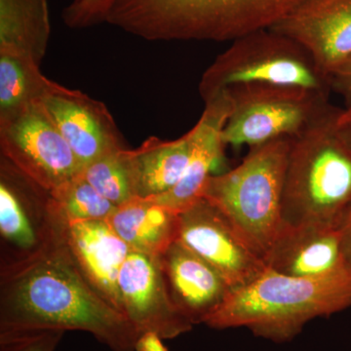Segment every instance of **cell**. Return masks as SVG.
I'll list each match as a JSON object with an SVG mask.
<instances>
[{"label":"cell","mask_w":351,"mask_h":351,"mask_svg":"<svg viewBox=\"0 0 351 351\" xmlns=\"http://www.w3.org/2000/svg\"><path fill=\"white\" fill-rule=\"evenodd\" d=\"M162 339L156 332H143L136 341L135 351H169L164 346Z\"/></svg>","instance_id":"obj_27"},{"label":"cell","mask_w":351,"mask_h":351,"mask_svg":"<svg viewBox=\"0 0 351 351\" xmlns=\"http://www.w3.org/2000/svg\"><path fill=\"white\" fill-rule=\"evenodd\" d=\"M179 217L178 240L218 270L232 290L252 282L267 269L263 258L209 201L200 198Z\"/></svg>","instance_id":"obj_10"},{"label":"cell","mask_w":351,"mask_h":351,"mask_svg":"<svg viewBox=\"0 0 351 351\" xmlns=\"http://www.w3.org/2000/svg\"><path fill=\"white\" fill-rule=\"evenodd\" d=\"M64 334L62 330L0 332V351H55Z\"/></svg>","instance_id":"obj_24"},{"label":"cell","mask_w":351,"mask_h":351,"mask_svg":"<svg viewBox=\"0 0 351 351\" xmlns=\"http://www.w3.org/2000/svg\"><path fill=\"white\" fill-rule=\"evenodd\" d=\"M112 0H83L69 4L63 11L64 24L71 29H85L105 23Z\"/></svg>","instance_id":"obj_25"},{"label":"cell","mask_w":351,"mask_h":351,"mask_svg":"<svg viewBox=\"0 0 351 351\" xmlns=\"http://www.w3.org/2000/svg\"><path fill=\"white\" fill-rule=\"evenodd\" d=\"M82 176L114 206L136 197L129 149L110 152L88 164Z\"/></svg>","instance_id":"obj_22"},{"label":"cell","mask_w":351,"mask_h":351,"mask_svg":"<svg viewBox=\"0 0 351 351\" xmlns=\"http://www.w3.org/2000/svg\"><path fill=\"white\" fill-rule=\"evenodd\" d=\"M43 105L82 168L105 154L125 149L112 113L101 101L62 86Z\"/></svg>","instance_id":"obj_13"},{"label":"cell","mask_w":351,"mask_h":351,"mask_svg":"<svg viewBox=\"0 0 351 351\" xmlns=\"http://www.w3.org/2000/svg\"><path fill=\"white\" fill-rule=\"evenodd\" d=\"M62 86L46 77L29 58L0 53V123L41 103Z\"/></svg>","instance_id":"obj_21"},{"label":"cell","mask_w":351,"mask_h":351,"mask_svg":"<svg viewBox=\"0 0 351 351\" xmlns=\"http://www.w3.org/2000/svg\"><path fill=\"white\" fill-rule=\"evenodd\" d=\"M64 244L85 280L122 313L119 278L131 249L110 228L107 219L66 221Z\"/></svg>","instance_id":"obj_15"},{"label":"cell","mask_w":351,"mask_h":351,"mask_svg":"<svg viewBox=\"0 0 351 351\" xmlns=\"http://www.w3.org/2000/svg\"><path fill=\"white\" fill-rule=\"evenodd\" d=\"M179 215L149 198L135 197L115 208L107 221L131 251L160 257L178 239Z\"/></svg>","instance_id":"obj_18"},{"label":"cell","mask_w":351,"mask_h":351,"mask_svg":"<svg viewBox=\"0 0 351 351\" xmlns=\"http://www.w3.org/2000/svg\"><path fill=\"white\" fill-rule=\"evenodd\" d=\"M193 133L174 141L147 138L138 149H129L136 197L152 198L174 188L188 167Z\"/></svg>","instance_id":"obj_19"},{"label":"cell","mask_w":351,"mask_h":351,"mask_svg":"<svg viewBox=\"0 0 351 351\" xmlns=\"http://www.w3.org/2000/svg\"><path fill=\"white\" fill-rule=\"evenodd\" d=\"M269 269L283 276L326 277L350 274L339 226L282 225L265 258Z\"/></svg>","instance_id":"obj_14"},{"label":"cell","mask_w":351,"mask_h":351,"mask_svg":"<svg viewBox=\"0 0 351 351\" xmlns=\"http://www.w3.org/2000/svg\"><path fill=\"white\" fill-rule=\"evenodd\" d=\"M307 0H112L105 23L149 41H233Z\"/></svg>","instance_id":"obj_2"},{"label":"cell","mask_w":351,"mask_h":351,"mask_svg":"<svg viewBox=\"0 0 351 351\" xmlns=\"http://www.w3.org/2000/svg\"><path fill=\"white\" fill-rule=\"evenodd\" d=\"M336 108L293 138L282 201V225L339 226L351 208V149L337 131Z\"/></svg>","instance_id":"obj_4"},{"label":"cell","mask_w":351,"mask_h":351,"mask_svg":"<svg viewBox=\"0 0 351 351\" xmlns=\"http://www.w3.org/2000/svg\"><path fill=\"white\" fill-rule=\"evenodd\" d=\"M82 1L83 0H73L71 4H80L82 3Z\"/></svg>","instance_id":"obj_30"},{"label":"cell","mask_w":351,"mask_h":351,"mask_svg":"<svg viewBox=\"0 0 351 351\" xmlns=\"http://www.w3.org/2000/svg\"><path fill=\"white\" fill-rule=\"evenodd\" d=\"M50 191L0 156V269L34 260L64 239Z\"/></svg>","instance_id":"obj_8"},{"label":"cell","mask_w":351,"mask_h":351,"mask_svg":"<svg viewBox=\"0 0 351 351\" xmlns=\"http://www.w3.org/2000/svg\"><path fill=\"white\" fill-rule=\"evenodd\" d=\"M293 138L250 147L237 167L208 180L202 198L265 261L282 226L284 182Z\"/></svg>","instance_id":"obj_5"},{"label":"cell","mask_w":351,"mask_h":351,"mask_svg":"<svg viewBox=\"0 0 351 351\" xmlns=\"http://www.w3.org/2000/svg\"><path fill=\"white\" fill-rule=\"evenodd\" d=\"M121 311L138 334L154 332L174 339L193 329L171 299L160 257L131 251L120 270Z\"/></svg>","instance_id":"obj_11"},{"label":"cell","mask_w":351,"mask_h":351,"mask_svg":"<svg viewBox=\"0 0 351 351\" xmlns=\"http://www.w3.org/2000/svg\"><path fill=\"white\" fill-rule=\"evenodd\" d=\"M332 91L343 97L346 108L351 107V58L332 75Z\"/></svg>","instance_id":"obj_26"},{"label":"cell","mask_w":351,"mask_h":351,"mask_svg":"<svg viewBox=\"0 0 351 351\" xmlns=\"http://www.w3.org/2000/svg\"><path fill=\"white\" fill-rule=\"evenodd\" d=\"M160 261L171 299L193 325L205 323L232 292L218 270L178 239Z\"/></svg>","instance_id":"obj_16"},{"label":"cell","mask_w":351,"mask_h":351,"mask_svg":"<svg viewBox=\"0 0 351 351\" xmlns=\"http://www.w3.org/2000/svg\"><path fill=\"white\" fill-rule=\"evenodd\" d=\"M58 213L66 221H101L114 211V205L84 179L82 173L50 191Z\"/></svg>","instance_id":"obj_23"},{"label":"cell","mask_w":351,"mask_h":351,"mask_svg":"<svg viewBox=\"0 0 351 351\" xmlns=\"http://www.w3.org/2000/svg\"><path fill=\"white\" fill-rule=\"evenodd\" d=\"M89 332L112 351H135L140 336L69 257L64 239L29 262L0 269V332Z\"/></svg>","instance_id":"obj_1"},{"label":"cell","mask_w":351,"mask_h":351,"mask_svg":"<svg viewBox=\"0 0 351 351\" xmlns=\"http://www.w3.org/2000/svg\"><path fill=\"white\" fill-rule=\"evenodd\" d=\"M226 94L232 110L223 138L226 145L235 147L299 137L336 108L330 94L299 87L255 86Z\"/></svg>","instance_id":"obj_7"},{"label":"cell","mask_w":351,"mask_h":351,"mask_svg":"<svg viewBox=\"0 0 351 351\" xmlns=\"http://www.w3.org/2000/svg\"><path fill=\"white\" fill-rule=\"evenodd\" d=\"M0 152L21 172L49 191L83 169L43 101L0 123Z\"/></svg>","instance_id":"obj_9"},{"label":"cell","mask_w":351,"mask_h":351,"mask_svg":"<svg viewBox=\"0 0 351 351\" xmlns=\"http://www.w3.org/2000/svg\"><path fill=\"white\" fill-rule=\"evenodd\" d=\"M255 86L299 87L330 94L331 83L306 50L271 29L235 39L208 66L198 91L203 101Z\"/></svg>","instance_id":"obj_6"},{"label":"cell","mask_w":351,"mask_h":351,"mask_svg":"<svg viewBox=\"0 0 351 351\" xmlns=\"http://www.w3.org/2000/svg\"><path fill=\"white\" fill-rule=\"evenodd\" d=\"M204 104L200 119L191 129L193 149L182 179L167 193L149 198L179 214L202 198L208 180L223 159L226 147L223 131L232 110L230 96L221 93Z\"/></svg>","instance_id":"obj_17"},{"label":"cell","mask_w":351,"mask_h":351,"mask_svg":"<svg viewBox=\"0 0 351 351\" xmlns=\"http://www.w3.org/2000/svg\"><path fill=\"white\" fill-rule=\"evenodd\" d=\"M351 307V272L326 277H294L267 269L232 290L204 324L213 329L247 328L274 343L291 341L309 321Z\"/></svg>","instance_id":"obj_3"},{"label":"cell","mask_w":351,"mask_h":351,"mask_svg":"<svg viewBox=\"0 0 351 351\" xmlns=\"http://www.w3.org/2000/svg\"><path fill=\"white\" fill-rule=\"evenodd\" d=\"M50 36L48 0H0V53L41 66Z\"/></svg>","instance_id":"obj_20"},{"label":"cell","mask_w":351,"mask_h":351,"mask_svg":"<svg viewBox=\"0 0 351 351\" xmlns=\"http://www.w3.org/2000/svg\"><path fill=\"white\" fill-rule=\"evenodd\" d=\"M339 230H341L343 253H345L346 261L351 267V208L341 221Z\"/></svg>","instance_id":"obj_29"},{"label":"cell","mask_w":351,"mask_h":351,"mask_svg":"<svg viewBox=\"0 0 351 351\" xmlns=\"http://www.w3.org/2000/svg\"><path fill=\"white\" fill-rule=\"evenodd\" d=\"M336 128L351 149V107L339 108L336 119Z\"/></svg>","instance_id":"obj_28"},{"label":"cell","mask_w":351,"mask_h":351,"mask_svg":"<svg viewBox=\"0 0 351 351\" xmlns=\"http://www.w3.org/2000/svg\"><path fill=\"white\" fill-rule=\"evenodd\" d=\"M271 29L301 45L330 80L351 58V0H307Z\"/></svg>","instance_id":"obj_12"}]
</instances>
